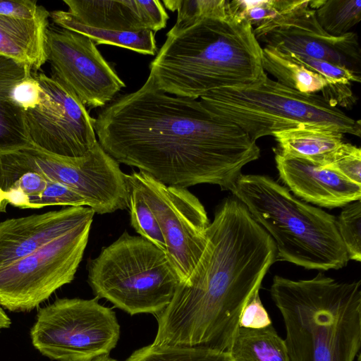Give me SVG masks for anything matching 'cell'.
<instances>
[{"instance_id":"1","label":"cell","mask_w":361,"mask_h":361,"mask_svg":"<svg viewBox=\"0 0 361 361\" xmlns=\"http://www.w3.org/2000/svg\"><path fill=\"white\" fill-rule=\"evenodd\" d=\"M94 130L119 164L185 188L207 183L228 190L242 169L260 157L256 142L237 126L201 100L157 89L149 76L102 109Z\"/></svg>"},{"instance_id":"2","label":"cell","mask_w":361,"mask_h":361,"mask_svg":"<svg viewBox=\"0 0 361 361\" xmlns=\"http://www.w3.org/2000/svg\"><path fill=\"white\" fill-rule=\"evenodd\" d=\"M276 260L269 234L233 195L216 207L205 250L168 306L152 343L228 351L243 309Z\"/></svg>"},{"instance_id":"3","label":"cell","mask_w":361,"mask_h":361,"mask_svg":"<svg viewBox=\"0 0 361 361\" xmlns=\"http://www.w3.org/2000/svg\"><path fill=\"white\" fill-rule=\"evenodd\" d=\"M149 68L157 89L193 99L221 88L253 87L267 75L252 27L233 16L229 1L214 14L169 30Z\"/></svg>"},{"instance_id":"4","label":"cell","mask_w":361,"mask_h":361,"mask_svg":"<svg viewBox=\"0 0 361 361\" xmlns=\"http://www.w3.org/2000/svg\"><path fill=\"white\" fill-rule=\"evenodd\" d=\"M271 297L285 326L290 361H355L361 346V281L319 272L310 279L276 275Z\"/></svg>"},{"instance_id":"5","label":"cell","mask_w":361,"mask_h":361,"mask_svg":"<svg viewBox=\"0 0 361 361\" xmlns=\"http://www.w3.org/2000/svg\"><path fill=\"white\" fill-rule=\"evenodd\" d=\"M228 190L271 237L276 260L322 271L347 265L334 215L300 200L267 175L240 174Z\"/></svg>"},{"instance_id":"6","label":"cell","mask_w":361,"mask_h":361,"mask_svg":"<svg viewBox=\"0 0 361 361\" xmlns=\"http://www.w3.org/2000/svg\"><path fill=\"white\" fill-rule=\"evenodd\" d=\"M200 100L212 112L237 126L255 142L301 126L361 135L360 121L331 106L322 95L300 92L268 75L253 87L221 88L205 94Z\"/></svg>"},{"instance_id":"7","label":"cell","mask_w":361,"mask_h":361,"mask_svg":"<svg viewBox=\"0 0 361 361\" xmlns=\"http://www.w3.org/2000/svg\"><path fill=\"white\" fill-rule=\"evenodd\" d=\"M87 282L97 298L130 315L155 316L170 303L180 280L164 250L126 231L90 260Z\"/></svg>"},{"instance_id":"8","label":"cell","mask_w":361,"mask_h":361,"mask_svg":"<svg viewBox=\"0 0 361 361\" xmlns=\"http://www.w3.org/2000/svg\"><path fill=\"white\" fill-rule=\"evenodd\" d=\"M34 347L58 361H87L109 355L120 337L115 312L98 298H61L40 308L30 331Z\"/></svg>"},{"instance_id":"9","label":"cell","mask_w":361,"mask_h":361,"mask_svg":"<svg viewBox=\"0 0 361 361\" xmlns=\"http://www.w3.org/2000/svg\"><path fill=\"white\" fill-rule=\"evenodd\" d=\"M93 219L0 269V305L30 311L75 278L88 243Z\"/></svg>"},{"instance_id":"10","label":"cell","mask_w":361,"mask_h":361,"mask_svg":"<svg viewBox=\"0 0 361 361\" xmlns=\"http://www.w3.org/2000/svg\"><path fill=\"white\" fill-rule=\"evenodd\" d=\"M128 179L154 214L170 263L180 283L185 281L207 243L210 221L203 204L187 188L166 185L144 171H133Z\"/></svg>"},{"instance_id":"11","label":"cell","mask_w":361,"mask_h":361,"mask_svg":"<svg viewBox=\"0 0 361 361\" xmlns=\"http://www.w3.org/2000/svg\"><path fill=\"white\" fill-rule=\"evenodd\" d=\"M42 87L35 107L22 110L32 146L63 157H80L97 142L95 118L58 80L44 73L33 75Z\"/></svg>"},{"instance_id":"12","label":"cell","mask_w":361,"mask_h":361,"mask_svg":"<svg viewBox=\"0 0 361 361\" xmlns=\"http://www.w3.org/2000/svg\"><path fill=\"white\" fill-rule=\"evenodd\" d=\"M46 51L51 77L85 106H105L126 87L94 42L83 35L48 27Z\"/></svg>"},{"instance_id":"13","label":"cell","mask_w":361,"mask_h":361,"mask_svg":"<svg viewBox=\"0 0 361 361\" xmlns=\"http://www.w3.org/2000/svg\"><path fill=\"white\" fill-rule=\"evenodd\" d=\"M253 32L265 46L335 63L360 76L361 51L357 34H329L308 5L277 21L254 28Z\"/></svg>"},{"instance_id":"14","label":"cell","mask_w":361,"mask_h":361,"mask_svg":"<svg viewBox=\"0 0 361 361\" xmlns=\"http://www.w3.org/2000/svg\"><path fill=\"white\" fill-rule=\"evenodd\" d=\"M49 17L36 1L0 0V54L39 71L47 62Z\"/></svg>"},{"instance_id":"15","label":"cell","mask_w":361,"mask_h":361,"mask_svg":"<svg viewBox=\"0 0 361 361\" xmlns=\"http://www.w3.org/2000/svg\"><path fill=\"white\" fill-rule=\"evenodd\" d=\"M94 214L88 207H67L1 221L0 269L93 219Z\"/></svg>"},{"instance_id":"16","label":"cell","mask_w":361,"mask_h":361,"mask_svg":"<svg viewBox=\"0 0 361 361\" xmlns=\"http://www.w3.org/2000/svg\"><path fill=\"white\" fill-rule=\"evenodd\" d=\"M281 180L295 196L319 207H341L361 199V185L336 171L275 152Z\"/></svg>"},{"instance_id":"17","label":"cell","mask_w":361,"mask_h":361,"mask_svg":"<svg viewBox=\"0 0 361 361\" xmlns=\"http://www.w3.org/2000/svg\"><path fill=\"white\" fill-rule=\"evenodd\" d=\"M67 13L78 22L95 28L119 32L164 29L169 15L160 1L63 0Z\"/></svg>"},{"instance_id":"18","label":"cell","mask_w":361,"mask_h":361,"mask_svg":"<svg viewBox=\"0 0 361 361\" xmlns=\"http://www.w3.org/2000/svg\"><path fill=\"white\" fill-rule=\"evenodd\" d=\"M343 133L328 128L301 126L274 133L282 156L326 166L343 142Z\"/></svg>"},{"instance_id":"19","label":"cell","mask_w":361,"mask_h":361,"mask_svg":"<svg viewBox=\"0 0 361 361\" xmlns=\"http://www.w3.org/2000/svg\"><path fill=\"white\" fill-rule=\"evenodd\" d=\"M228 352L234 361H290L285 341L272 324L262 329L239 326Z\"/></svg>"},{"instance_id":"20","label":"cell","mask_w":361,"mask_h":361,"mask_svg":"<svg viewBox=\"0 0 361 361\" xmlns=\"http://www.w3.org/2000/svg\"><path fill=\"white\" fill-rule=\"evenodd\" d=\"M50 17L59 27L83 35L96 45L117 46L142 54L155 55L157 51L155 35L151 30L119 32L95 28L78 22L63 10L52 11Z\"/></svg>"},{"instance_id":"21","label":"cell","mask_w":361,"mask_h":361,"mask_svg":"<svg viewBox=\"0 0 361 361\" xmlns=\"http://www.w3.org/2000/svg\"><path fill=\"white\" fill-rule=\"evenodd\" d=\"M262 66L276 81L302 93L317 94L326 86L324 78L317 72L274 47H262Z\"/></svg>"},{"instance_id":"22","label":"cell","mask_w":361,"mask_h":361,"mask_svg":"<svg viewBox=\"0 0 361 361\" xmlns=\"http://www.w3.org/2000/svg\"><path fill=\"white\" fill-rule=\"evenodd\" d=\"M293 60L305 66L320 75L326 82L322 97L334 107L350 109L356 102L352 85L360 82V76L350 70L328 61L283 51Z\"/></svg>"},{"instance_id":"23","label":"cell","mask_w":361,"mask_h":361,"mask_svg":"<svg viewBox=\"0 0 361 361\" xmlns=\"http://www.w3.org/2000/svg\"><path fill=\"white\" fill-rule=\"evenodd\" d=\"M308 6L321 27L331 35L350 32L361 20L360 0H310Z\"/></svg>"},{"instance_id":"24","label":"cell","mask_w":361,"mask_h":361,"mask_svg":"<svg viewBox=\"0 0 361 361\" xmlns=\"http://www.w3.org/2000/svg\"><path fill=\"white\" fill-rule=\"evenodd\" d=\"M308 4L307 0L229 1L233 16L247 21L253 29L277 21Z\"/></svg>"},{"instance_id":"25","label":"cell","mask_w":361,"mask_h":361,"mask_svg":"<svg viewBox=\"0 0 361 361\" xmlns=\"http://www.w3.org/2000/svg\"><path fill=\"white\" fill-rule=\"evenodd\" d=\"M125 361H234L228 351L204 346L153 343L135 350Z\"/></svg>"},{"instance_id":"26","label":"cell","mask_w":361,"mask_h":361,"mask_svg":"<svg viewBox=\"0 0 361 361\" xmlns=\"http://www.w3.org/2000/svg\"><path fill=\"white\" fill-rule=\"evenodd\" d=\"M30 146L22 109L9 99L0 101V153Z\"/></svg>"},{"instance_id":"27","label":"cell","mask_w":361,"mask_h":361,"mask_svg":"<svg viewBox=\"0 0 361 361\" xmlns=\"http://www.w3.org/2000/svg\"><path fill=\"white\" fill-rule=\"evenodd\" d=\"M130 185L128 207L130 224L140 236L166 252V245L159 223L141 193Z\"/></svg>"},{"instance_id":"28","label":"cell","mask_w":361,"mask_h":361,"mask_svg":"<svg viewBox=\"0 0 361 361\" xmlns=\"http://www.w3.org/2000/svg\"><path fill=\"white\" fill-rule=\"evenodd\" d=\"M339 235L349 260L361 262V200L344 207L336 218Z\"/></svg>"},{"instance_id":"29","label":"cell","mask_w":361,"mask_h":361,"mask_svg":"<svg viewBox=\"0 0 361 361\" xmlns=\"http://www.w3.org/2000/svg\"><path fill=\"white\" fill-rule=\"evenodd\" d=\"M87 206L85 200L67 186L47 181L44 190L37 196L29 198L27 208H41L47 206Z\"/></svg>"},{"instance_id":"30","label":"cell","mask_w":361,"mask_h":361,"mask_svg":"<svg viewBox=\"0 0 361 361\" xmlns=\"http://www.w3.org/2000/svg\"><path fill=\"white\" fill-rule=\"evenodd\" d=\"M47 180L36 172L21 175L5 191L8 204L21 209H26L29 198L37 196L46 188Z\"/></svg>"},{"instance_id":"31","label":"cell","mask_w":361,"mask_h":361,"mask_svg":"<svg viewBox=\"0 0 361 361\" xmlns=\"http://www.w3.org/2000/svg\"><path fill=\"white\" fill-rule=\"evenodd\" d=\"M323 168L331 169L350 181L361 185L360 148L350 143L343 142L331 161Z\"/></svg>"},{"instance_id":"32","label":"cell","mask_w":361,"mask_h":361,"mask_svg":"<svg viewBox=\"0 0 361 361\" xmlns=\"http://www.w3.org/2000/svg\"><path fill=\"white\" fill-rule=\"evenodd\" d=\"M42 87L31 73L10 90L8 99L23 111L35 107L40 101Z\"/></svg>"},{"instance_id":"33","label":"cell","mask_w":361,"mask_h":361,"mask_svg":"<svg viewBox=\"0 0 361 361\" xmlns=\"http://www.w3.org/2000/svg\"><path fill=\"white\" fill-rule=\"evenodd\" d=\"M31 73L28 66L0 54V101L8 99L11 88Z\"/></svg>"},{"instance_id":"34","label":"cell","mask_w":361,"mask_h":361,"mask_svg":"<svg viewBox=\"0 0 361 361\" xmlns=\"http://www.w3.org/2000/svg\"><path fill=\"white\" fill-rule=\"evenodd\" d=\"M271 319L264 307L257 290L244 306L239 320V326L262 329L271 325Z\"/></svg>"},{"instance_id":"35","label":"cell","mask_w":361,"mask_h":361,"mask_svg":"<svg viewBox=\"0 0 361 361\" xmlns=\"http://www.w3.org/2000/svg\"><path fill=\"white\" fill-rule=\"evenodd\" d=\"M11 321L4 311L0 305V331L4 329L8 328L11 326Z\"/></svg>"},{"instance_id":"36","label":"cell","mask_w":361,"mask_h":361,"mask_svg":"<svg viewBox=\"0 0 361 361\" xmlns=\"http://www.w3.org/2000/svg\"><path fill=\"white\" fill-rule=\"evenodd\" d=\"M7 204L5 191L0 188V212H5Z\"/></svg>"},{"instance_id":"37","label":"cell","mask_w":361,"mask_h":361,"mask_svg":"<svg viewBox=\"0 0 361 361\" xmlns=\"http://www.w3.org/2000/svg\"><path fill=\"white\" fill-rule=\"evenodd\" d=\"M87 361H118L111 357L109 355H102Z\"/></svg>"}]
</instances>
